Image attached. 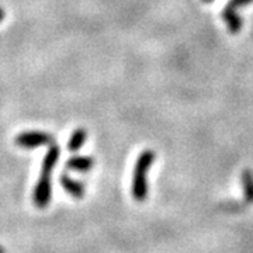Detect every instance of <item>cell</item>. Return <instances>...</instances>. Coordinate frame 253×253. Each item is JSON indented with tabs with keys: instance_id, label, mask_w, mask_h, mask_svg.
<instances>
[{
	"instance_id": "obj_3",
	"label": "cell",
	"mask_w": 253,
	"mask_h": 253,
	"mask_svg": "<svg viewBox=\"0 0 253 253\" xmlns=\"http://www.w3.org/2000/svg\"><path fill=\"white\" fill-rule=\"evenodd\" d=\"M54 135L44 132V131H24L16 136L14 144L20 148H24V149H33V148H38V146L54 144Z\"/></svg>"
},
{
	"instance_id": "obj_12",
	"label": "cell",
	"mask_w": 253,
	"mask_h": 253,
	"mask_svg": "<svg viewBox=\"0 0 253 253\" xmlns=\"http://www.w3.org/2000/svg\"><path fill=\"white\" fill-rule=\"evenodd\" d=\"M0 253H6V252H4V249H3L1 246H0Z\"/></svg>"
},
{
	"instance_id": "obj_10",
	"label": "cell",
	"mask_w": 253,
	"mask_h": 253,
	"mask_svg": "<svg viewBox=\"0 0 253 253\" xmlns=\"http://www.w3.org/2000/svg\"><path fill=\"white\" fill-rule=\"evenodd\" d=\"M253 0H229L228 1V7H232V9H239V7H245L248 6L249 3H252Z\"/></svg>"
},
{
	"instance_id": "obj_9",
	"label": "cell",
	"mask_w": 253,
	"mask_h": 253,
	"mask_svg": "<svg viewBox=\"0 0 253 253\" xmlns=\"http://www.w3.org/2000/svg\"><path fill=\"white\" fill-rule=\"evenodd\" d=\"M241 183L244 187L246 203H253V173L249 169H245L241 174Z\"/></svg>"
},
{
	"instance_id": "obj_2",
	"label": "cell",
	"mask_w": 253,
	"mask_h": 253,
	"mask_svg": "<svg viewBox=\"0 0 253 253\" xmlns=\"http://www.w3.org/2000/svg\"><path fill=\"white\" fill-rule=\"evenodd\" d=\"M51 173L41 172L40 179L37 181L36 189L33 193V201L37 208L42 210L48 207L52 199V180H51Z\"/></svg>"
},
{
	"instance_id": "obj_7",
	"label": "cell",
	"mask_w": 253,
	"mask_h": 253,
	"mask_svg": "<svg viewBox=\"0 0 253 253\" xmlns=\"http://www.w3.org/2000/svg\"><path fill=\"white\" fill-rule=\"evenodd\" d=\"M59 159V146L55 144L49 145V149L44 156V161H42V166H41V172L44 173H51L56 166V162Z\"/></svg>"
},
{
	"instance_id": "obj_11",
	"label": "cell",
	"mask_w": 253,
	"mask_h": 253,
	"mask_svg": "<svg viewBox=\"0 0 253 253\" xmlns=\"http://www.w3.org/2000/svg\"><path fill=\"white\" fill-rule=\"evenodd\" d=\"M4 16H6V14H4V10L0 7V23H1L3 20H4Z\"/></svg>"
},
{
	"instance_id": "obj_6",
	"label": "cell",
	"mask_w": 253,
	"mask_h": 253,
	"mask_svg": "<svg viewBox=\"0 0 253 253\" xmlns=\"http://www.w3.org/2000/svg\"><path fill=\"white\" fill-rule=\"evenodd\" d=\"M93 165H94V161H93V158L90 156H81V155H78V156H73L71 159H68V162H66V168L68 169H71V170H75V172H89L91 168H93Z\"/></svg>"
},
{
	"instance_id": "obj_8",
	"label": "cell",
	"mask_w": 253,
	"mask_h": 253,
	"mask_svg": "<svg viewBox=\"0 0 253 253\" xmlns=\"http://www.w3.org/2000/svg\"><path fill=\"white\" fill-rule=\"evenodd\" d=\"M87 139V131L84 128H76L68 141V149L71 152H78Z\"/></svg>"
},
{
	"instance_id": "obj_5",
	"label": "cell",
	"mask_w": 253,
	"mask_h": 253,
	"mask_svg": "<svg viewBox=\"0 0 253 253\" xmlns=\"http://www.w3.org/2000/svg\"><path fill=\"white\" fill-rule=\"evenodd\" d=\"M222 20L225 21L226 27L229 30V33L232 34H238L241 30H242V26H244V20L242 17L236 13L235 9L232 7H228L226 6L225 9L222 10Z\"/></svg>"
},
{
	"instance_id": "obj_13",
	"label": "cell",
	"mask_w": 253,
	"mask_h": 253,
	"mask_svg": "<svg viewBox=\"0 0 253 253\" xmlns=\"http://www.w3.org/2000/svg\"><path fill=\"white\" fill-rule=\"evenodd\" d=\"M204 1H206V3H211L212 0H204Z\"/></svg>"
},
{
	"instance_id": "obj_1",
	"label": "cell",
	"mask_w": 253,
	"mask_h": 253,
	"mask_svg": "<svg viewBox=\"0 0 253 253\" xmlns=\"http://www.w3.org/2000/svg\"><path fill=\"white\" fill-rule=\"evenodd\" d=\"M156 155L152 149H145L136 158L134 176H132V187L131 193L135 201L142 203L148 197V177L146 173L154 165Z\"/></svg>"
},
{
	"instance_id": "obj_4",
	"label": "cell",
	"mask_w": 253,
	"mask_h": 253,
	"mask_svg": "<svg viewBox=\"0 0 253 253\" xmlns=\"http://www.w3.org/2000/svg\"><path fill=\"white\" fill-rule=\"evenodd\" d=\"M59 181H61V184H62L63 190H65L68 194H71L73 199L81 200L84 197V194H86V187L83 186V183L75 180L73 177H71V176L66 174V173L59 177Z\"/></svg>"
}]
</instances>
